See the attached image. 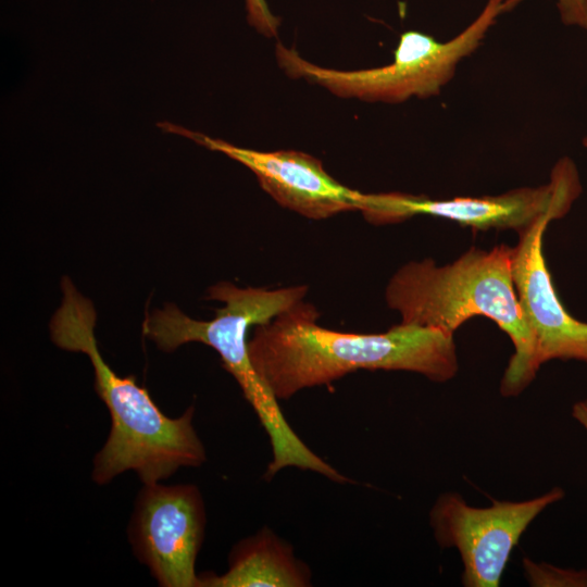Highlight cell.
<instances>
[{"label":"cell","instance_id":"16","mask_svg":"<svg viewBox=\"0 0 587 587\" xmlns=\"http://www.w3.org/2000/svg\"><path fill=\"white\" fill-rule=\"evenodd\" d=\"M583 145L587 148V135H586L585 138L583 139Z\"/></svg>","mask_w":587,"mask_h":587},{"label":"cell","instance_id":"7","mask_svg":"<svg viewBox=\"0 0 587 587\" xmlns=\"http://www.w3.org/2000/svg\"><path fill=\"white\" fill-rule=\"evenodd\" d=\"M565 492L553 487L524 501H492L486 508L467 504L457 492L440 495L429 513V523L442 549L455 548L463 563L465 587H497L521 536L528 525Z\"/></svg>","mask_w":587,"mask_h":587},{"label":"cell","instance_id":"10","mask_svg":"<svg viewBox=\"0 0 587 587\" xmlns=\"http://www.w3.org/2000/svg\"><path fill=\"white\" fill-rule=\"evenodd\" d=\"M545 216L520 234L512 248V277L525 321L533 332L537 360H576L587 364V322L573 317L558 297L542 252Z\"/></svg>","mask_w":587,"mask_h":587},{"label":"cell","instance_id":"2","mask_svg":"<svg viewBox=\"0 0 587 587\" xmlns=\"http://www.w3.org/2000/svg\"><path fill=\"white\" fill-rule=\"evenodd\" d=\"M61 305L50 321L52 341L88 355L95 388L112 420L109 437L93 460L92 479L102 485L134 471L143 484L159 483L182 466H199L205 450L193 426V409L171 419L135 377L118 376L103 360L95 336L96 311L68 277L62 279Z\"/></svg>","mask_w":587,"mask_h":587},{"label":"cell","instance_id":"11","mask_svg":"<svg viewBox=\"0 0 587 587\" xmlns=\"http://www.w3.org/2000/svg\"><path fill=\"white\" fill-rule=\"evenodd\" d=\"M310 570L292 548L268 528L234 547L223 575H199L198 587H304Z\"/></svg>","mask_w":587,"mask_h":587},{"label":"cell","instance_id":"14","mask_svg":"<svg viewBox=\"0 0 587 587\" xmlns=\"http://www.w3.org/2000/svg\"><path fill=\"white\" fill-rule=\"evenodd\" d=\"M517 3L520 0H513ZM564 24L577 25L587 29V0H558Z\"/></svg>","mask_w":587,"mask_h":587},{"label":"cell","instance_id":"1","mask_svg":"<svg viewBox=\"0 0 587 587\" xmlns=\"http://www.w3.org/2000/svg\"><path fill=\"white\" fill-rule=\"evenodd\" d=\"M319 316L313 304L301 300L254 326L249 357L277 399L358 370L414 372L435 383L458 373L452 334L401 322L380 334L341 333L319 325Z\"/></svg>","mask_w":587,"mask_h":587},{"label":"cell","instance_id":"15","mask_svg":"<svg viewBox=\"0 0 587 587\" xmlns=\"http://www.w3.org/2000/svg\"><path fill=\"white\" fill-rule=\"evenodd\" d=\"M572 417L587 432V398L576 401L572 405Z\"/></svg>","mask_w":587,"mask_h":587},{"label":"cell","instance_id":"9","mask_svg":"<svg viewBox=\"0 0 587 587\" xmlns=\"http://www.w3.org/2000/svg\"><path fill=\"white\" fill-rule=\"evenodd\" d=\"M161 127L241 163L255 175L262 189L277 203L305 217L323 220L359 210L362 192L340 184L324 170L319 159L308 153L295 150L258 151L170 123L161 124Z\"/></svg>","mask_w":587,"mask_h":587},{"label":"cell","instance_id":"3","mask_svg":"<svg viewBox=\"0 0 587 587\" xmlns=\"http://www.w3.org/2000/svg\"><path fill=\"white\" fill-rule=\"evenodd\" d=\"M385 298L401 323L452 335L476 315L495 322L514 347L500 383L504 397L523 392L540 369L514 287L512 248L505 245L491 250L473 247L444 266L433 259L410 261L391 276Z\"/></svg>","mask_w":587,"mask_h":587},{"label":"cell","instance_id":"13","mask_svg":"<svg viewBox=\"0 0 587 587\" xmlns=\"http://www.w3.org/2000/svg\"><path fill=\"white\" fill-rule=\"evenodd\" d=\"M248 22L266 37H276L280 20L273 15L265 0H246Z\"/></svg>","mask_w":587,"mask_h":587},{"label":"cell","instance_id":"8","mask_svg":"<svg viewBox=\"0 0 587 587\" xmlns=\"http://www.w3.org/2000/svg\"><path fill=\"white\" fill-rule=\"evenodd\" d=\"M204 525V504L197 487L145 484L129 538L136 557L161 586L198 587L195 564Z\"/></svg>","mask_w":587,"mask_h":587},{"label":"cell","instance_id":"6","mask_svg":"<svg viewBox=\"0 0 587 587\" xmlns=\"http://www.w3.org/2000/svg\"><path fill=\"white\" fill-rule=\"evenodd\" d=\"M582 185L574 162H557L550 182L498 196L430 199L402 192L363 193L359 211L373 224H395L414 215H430L477 230L513 229L519 235L545 216L566 215L579 197Z\"/></svg>","mask_w":587,"mask_h":587},{"label":"cell","instance_id":"5","mask_svg":"<svg viewBox=\"0 0 587 587\" xmlns=\"http://www.w3.org/2000/svg\"><path fill=\"white\" fill-rule=\"evenodd\" d=\"M508 9V0H488L467 28L446 42L416 30L404 32L394 51V61L379 67L341 71L319 66L280 42L276 45V59L288 76L304 78L340 98L387 103L427 98L440 92L453 77L457 64L476 50L496 17Z\"/></svg>","mask_w":587,"mask_h":587},{"label":"cell","instance_id":"12","mask_svg":"<svg viewBox=\"0 0 587 587\" xmlns=\"http://www.w3.org/2000/svg\"><path fill=\"white\" fill-rule=\"evenodd\" d=\"M525 576L532 586L587 587V570L558 567L523 560Z\"/></svg>","mask_w":587,"mask_h":587},{"label":"cell","instance_id":"4","mask_svg":"<svg viewBox=\"0 0 587 587\" xmlns=\"http://www.w3.org/2000/svg\"><path fill=\"white\" fill-rule=\"evenodd\" d=\"M307 292L304 285L277 289L240 288L224 282L208 291L207 299L224 302L212 320H193L175 304L167 303L148 314L142 324L143 335L164 351H173L192 341L216 350L223 366L235 377L268 435L273 459L264 475L267 480L287 466L322 475L332 471V465L316 455L292 430L280 411L278 399L263 383L249 357V329L270 322L303 300Z\"/></svg>","mask_w":587,"mask_h":587}]
</instances>
